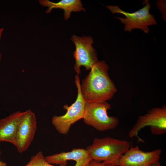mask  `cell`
Here are the masks:
<instances>
[{"mask_svg": "<svg viewBox=\"0 0 166 166\" xmlns=\"http://www.w3.org/2000/svg\"><path fill=\"white\" fill-rule=\"evenodd\" d=\"M109 69L105 61H98L82 80L81 90L86 101H107L116 93L117 88L109 77Z\"/></svg>", "mask_w": 166, "mask_h": 166, "instance_id": "cell-1", "label": "cell"}, {"mask_svg": "<svg viewBox=\"0 0 166 166\" xmlns=\"http://www.w3.org/2000/svg\"><path fill=\"white\" fill-rule=\"evenodd\" d=\"M131 146L127 140L106 137L95 138L86 149L92 160L118 166L121 157Z\"/></svg>", "mask_w": 166, "mask_h": 166, "instance_id": "cell-2", "label": "cell"}, {"mask_svg": "<svg viewBox=\"0 0 166 166\" xmlns=\"http://www.w3.org/2000/svg\"><path fill=\"white\" fill-rule=\"evenodd\" d=\"M111 107L107 101H86L83 118L84 122L99 131L115 129L119 120L116 117L108 115V111Z\"/></svg>", "mask_w": 166, "mask_h": 166, "instance_id": "cell-3", "label": "cell"}, {"mask_svg": "<svg viewBox=\"0 0 166 166\" xmlns=\"http://www.w3.org/2000/svg\"><path fill=\"white\" fill-rule=\"evenodd\" d=\"M75 83L77 89V95L75 102L70 106L65 105L63 109L67 110L62 115L54 116L51 122L59 133L65 135L68 133L71 125L79 120L83 119L86 101L81 92L79 75L75 77Z\"/></svg>", "mask_w": 166, "mask_h": 166, "instance_id": "cell-4", "label": "cell"}, {"mask_svg": "<svg viewBox=\"0 0 166 166\" xmlns=\"http://www.w3.org/2000/svg\"><path fill=\"white\" fill-rule=\"evenodd\" d=\"M144 2L145 4L144 7L131 13L122 10L118 5L107 6L106 7L113 14H121L125 16V18L115 17L120 20L125 25V31L131 32L133 29H139L145 33H148L150 31L148 26L157 24L153 15L149 13L151 7L150 4L148 1Z\"/></svg>", "mask_w": 166, "mask_h": 166, "instance_id": "cell-5", "label": "cell"}, {"mask_svg": "<svg viewBox=\"0 0 166 166\" xmlns=\"http://www.w3.org/2000/svg\"><path fill=\"white\" fill-rule=\"evenodd\" d=\"M149 126L151 133L161 135L166 132V106L156 107L150 109L146 114L139 116L135 124L130 130V138L136 137L138 141L143 140L138 136L139 132L144 127Z\"/></svg>", "mask_w": 166, "mask_h": 166, "instance_id": "cell-6", "label": "cell"}, {"mask_svg": "<svg viewBox=\"0 0 166 166\" xmlns=\"http://www.w3.org/2000/svg\"><path fill=\"white\" fill-rule=\"evenodd\" d=\"M71 39L75 47L73 53L75 61L74 68L79 75L81 72V66H84L86 70H89L98 61L97 54L92 45L93 41L91 36L80 37L73 35Z\"/></svg>", "mask_w": 166, "mask_h": 166, "instance_id": "cell-7", "label": "cell"}, {"mask_svg": "<svg viewBox=\"0 0 166 166\" xmlns=\"http://www.w3.org/2000/svg\"><path fill=\"white\" fill-rule=\"evenodd\" d=\"M37 129L35 113L28 109L22 112L17 127L15 146L19 153L28 149L34 138Z\"/></svg>", "mask_w": 166, "mask_h": 166, "instance_id": "cell-8", "label": "cell"}, {"mask_svg": "<svg viewBox=\"0 0 166 166\" xmlns=\"http://www.w3.org/2000/svg\"><path fill=\"white\" fill-rule=\"evenodd\" d=\"M162 152L160 148L144 152L138 146L131 145L121 157L118 166H150L159 161Z\"/></svg>", "mask_w": 166, "mask_h": 166, "instance_id": "cell-9", "label": "cell"}, {"mask_svg": "<svg viewBox=\"0 0 166 166\" xmlns=\"http://www.w3.org/2000/svg\"><path fill=\"white\" fill-rule=\"evenodd\" d=\"M49 164L57 165H67V161H74L76 163L88 164L92 160L86 149L76 148L68 152H62L45 157Z\"/></svg>", "mask_w": 166, "mask_h": 166, "instance_id": "cell-10", "label": "cell"}, {"mask_svg": "<svg viewBox=\"0 0 166 166\" xmlns=\"http://www.w3.org/2000/svg\"><path fill=\"white\" fill-rule=\"evenodd\" d=\"M22 112L17 111L0 120V142L15 146L17 127Z\"/></svg>", "mask_w": 166, "mask_h": 166, "instance_id": "cell-11", "label": "cell"}, {"mask_svg": "<svg viewBox=\"0 0 166 166\" xmlns=\"http://www.w3.org/2000/svg\"><path fill=\"white\" fill-rule=\"evenodd\" d=\"M39 4L42 6L47 7L46 13H49L54 8L62 9L64 10V18L67 20L70 17L71 12L81 11L85 12L86 9L80 0H61L54 2L49 0H39Z\"/></svg>", "mask_w": 166, "mask_h": 166, "instance_id": "cell-12", "label": "cell"}, {"mask_svg": "<svg viewBox=\"0 0 166 166\" xmlns=\"http://www.w3.org/2000/svg\"><path fill=\"white\" fill-rule=\"evenodd\" d=\"M24 166H68L67 165L61 166L51 164L45 160L43 152L38 151L37 153L32 156L30 161Z\"/></svg>", "mask_w": 166, "mask_h": 166, "instance_id": "cell-13", "label": "cell"}, {"mask_svg": "<svg viewBox=\"0 0 166 166\" xmlns=\"http://www.w3.org/2000/svg\"><path fill=\"white\" fill-rule=\"evenodd\" d=\"M86 166H115L105 164L102 162L96 161L94 160H91Z\"/></svg>", "mask_w": 166, "mask_h": 166, "instance_id": "cell-14", "label": "cell"}, {"mask_svg": "<svg viewBox=\"0 0 166 166\" xmlns=\"http://www.w3.org/2000/svg\"><path fill=\"white\" fill-rule=\"evenodd\" d=\"M1 153V152L0 150V156ZM0 166H7V164L6 163L3 162L0 159Z\"/></svg>", "mask_w": 166, "mask_h": 166, "instance_id": "cell-15", "label": "cell"}, {"mask_svg": "<svg viewBox=\"0 0 166 166\" xmlns=\"http://www.w3.org/2000/svg\"><path fill=\"white\" fill-rule=\"evenodd\" d=\"M150 166H162L161 165L160 162L159 161L151 165H150Z\"/></svg>", "mask_w": 166, "mask_h": 166, "instance_id": "cell-16", "label": "cell"}, {"mask_svg": "<svg viewBox=\"0 0 166 166\" xmlns=\"http://www.w3.org/2000/svg\"><path fill=\"white\" fill-rule=\"evenodd\" d=\"M4 28H0V40L1 39L2 33L4 31Z\"/></svg>", "mask_w": 166, "mask_h": 166, "instance_id": "cell-17", "label": "cell"}, {"mask_svg": "<svg viewBox=\"0 0 166 166\" xmlns=\"http://www.w3.org/2000/svg\"><path fill=\"white\" fill-rule=\"evenodd\" d=\"M1 58H2V55H1V54L0 53V63L1 61Z\"/></svg>", "mask_w": 166, "mask_h": 166, "instance_id": "cell-18", "label": "cell"}]
</instances>
